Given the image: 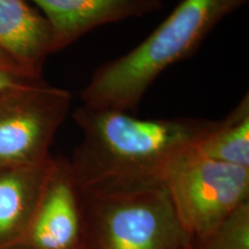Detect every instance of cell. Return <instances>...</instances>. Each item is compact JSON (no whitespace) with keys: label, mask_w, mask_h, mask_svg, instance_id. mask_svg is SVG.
I'll use <instances>...</instances> for the list:
<instances>
[{"label":"cell","mask_w":249,"mask_h":249,"mask_svg":"<svg viewBox=\"0 0 249 249\" xmlns=\"http://www.w3.org/2000/svg\"><path fill=\"white\" fill-rule=\"evenodd\" d=\"M183 249H249V201L209 234L187 241Z\"/></svg>","instance_id":"8fae6325"},{"label":"cell","mask_w":249,"mask_h":249,"mask_svg":"<svg viewBox=\"0 0 249 249\" xmlns=\"http://www.w3.org/2000/svg\"><path fill=\"white\" fill-rule=\"evenodd\" d=\"M181 249H183V248H181Z\"/></svg>","instance_id":"4fadbf2b"},{"label":"cell","mask_w":249,"mask_h":249,"mask_svg":"<svg viewBox=\"0 0 249 249\" xmlns=\"http://www.w3.org/2000/svg\"><path fill=\"white\" fill-rule=\"evenodd\" d=\"M80 187L70 161L54 158L35 213L18 249H83Z\"/></svg>","instance_id":"8992f818"},{"label":"cell","mask_w":249,"mask_h":249,"mask_svg":"<svg viewBox=\"0 0 249 249\" xmlns=\"http://www.w3.org/2000/svg\"><path fill=\"white\" fill-rule=\"evenodd\" d=\"M71 93L44 81L0 95V170L48 160L57 130L71 110Z\"/></svg>","instance_id":"5b68a950"},{"label":"cell","mask_w":249,"mask_h":249,"mask_svg":"<svg viewBox=\"0 0 249 249\" xmlns=\"http://www.w3.org/2000/svg\"><path fill=\"white\" fill-rule=\"evenodd\" d=\"M73 118L83 133L70 161L80 187L160 182L166 161L218 124L204 118L140 119L126 111L86 105Z\"/></svg>","instance_id":"6da1fadb"},{"label":"cell","mask_w":249,"mask_h":249,"mask_svg":"<svg viewBox=\"0 0 249 249\" xmlns=\"http://www.w3.org/2000/svg\"><path fill=\"white\" fill-rule=\"evenodd\" d=\"M43 163L0 170V249H18L53 166Z\"/></svg>","instance_id":"ba28073f"},{"label":"cell","mask_w":249,"mask_h":249,"mask_svg":"<svg viewBox=\"0 0 249 249\" xmlns=\"http://www.w3.org/2000/svg\"><path fill=\"white\" fill-rule=\"evenodd\" d=\"M42 80V75L27 70L0 51V95L17 87Z\"/></svg>","instance_id":"7c38bea8"},{"label":"cell","mask_w":249,"mask_h":249,"mask_svg":"<svg viewBox=\"0 0 249 249\" xmlns=\"http://www.w3.org/2000/svg\"><path fill=\"white\" fill-rule=\"evenodd\" d=\"M248 0H182L144 40L95 71L80 96L89 107L134 112L156 79L194 53L224 18Z\"/></svg>","instance_id":"7a4b0ae2"},{"label":"cell","mask_w":249,"mask_h":249,"mask_svg":"<svg viewBox=\"0 0 249 249\" xmlns=\"http://www.w3.org/2000/svg\"><path fill=\"white\" fill-rule=\"evenodd\" d=\"M187 241L201 239L249 200V169L204 157L193 147L160 174Z\"/></svg>","instance_id":"277c9868"},{"label":"cell","mask_w":249,"mask_h":249,"mask_svg":"<svg viewBox=\"0 0 249 249\" xmlns=\"http://www.w3.org/2000/svg\"><path fill=\"white\" fill-rule=\"evenodd\" d=\"M196 151L210 160L249 169V96L217 126L193 145Z\"/></svg>","instance_id":"30bf717a"},{"label":"cell","mask_w":249,"mask_h":249,"mask_svg":"<svg viewBox=\"0 0 249 249\" xmlns=\"http://www.w3.org/2000/svg\"><path fill=\"white\" fill-rule=\"evenodd\" d=\"M80 192L83 249H181L187 244L160 182L80 187Z\"/></svg>","instance_id":"3957f363"},{"label":"cell","mask_w":249,"mask_h":249,"mask_svg":"<svg viewBox=\"0 0 249 249\" xmlns=\"http://www.w3.org/2000/svg\"><path fill=\"white\" fill-rule=\"evenodd\" d=\"M0 51L42 75L46 57L55 53L49 21L26 0H0Z\"/></svg>","instance_id":"9c48e42d"},{"label":"cell","mask_w":249,"mask_h":249,"mask_svg":"<svg viewBox=\"0 0 249 249\" xmlns=\"http://www.w3.org/2000/svg\"><path fill=\"white\" fill-rule=\"evenodd\" d=\"M52 28L54 51H61L96 28L142 18L163 7L161 0H30Z\"/></svg>","instance_id":"52a82bcc"}]
</instances>
